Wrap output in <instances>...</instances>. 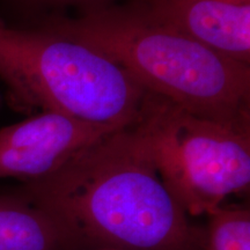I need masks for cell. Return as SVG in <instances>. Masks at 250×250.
<instances>
[{
    "label": "cell",
    "mask_w": 250,
    "mask_h": 250,
    "mask_svg": "<svg viewBox=\"0 0 250 250\" xmlns=\"http://www.w3.org/2000/svg\"><path fill=\"white\" fill-rule=\"evenodd\" d=\"M13 191L56 215L88 250L203 248L204 233L165 186L138 123Z\"/></svg>",
    "instance_id": "cell-1"
},
{
    "label": "cell",
    "mask_w": 250,
    "mask_h": 250,
    "mask_svg": "<svg viewBox=\"0 0 250 250\" xmlns=\"http://www.w3.org/2000/svg\"><path fill=\"white\" fill-rule=\"evenodd\" d=\"M29 23L96 50L147 93L197 116L250 129V64L158 22L134 0Z\"/></svg>",
    "instance_id": "cell-2"
},
{
    "label": "cell",
    "mask_w": 250,
    "mask_h": 250,
    "mask_svg": "<svg viewBox=\"0 0 250 250\" xmlns=\"http://www.w3.org/2000/svg\"><path fill=\"white\" fill-rule=\"evenodd\" d=\"M0 79L17 110L121 127L138 123L147 95L104 55L37 23L11 27L0 20Z\"/></svg>",
    "instance_id": "cell-3"
},
{
    "label": "cell",
    "mask_w": 250,
    "mask_h": 250,
    "mask_svg": "<svg viewBox=\"0 0 250 250\" xmlns=\"http://www.w3.org/2000/svg\"><path fill=\"white\" fill-rule=\"evenodd\" d=\"M165 186L188 215L250 189V129L197 116L147 93L138 122Z\"/></svg>",
    "instance_id": "cell-4"
},
{
    "label": "cell",
    "mask_w": 250,
    "mask_h": 250,
    "mask_svg": "<svg viewBox=\"0 0 250 250\" xmlns=\"http://www.w3.org/2000/svg\"><path fill=\"white\" fill-rule=\"evenodd\" d=\"M125 127L42 111L0 129V179H44L81 152Z\"/></svg>",
    "instance_id": "cell-5"
},
{
    "label": "cell",
    "mask_w": 250,
    "mask_h": 250,
    "mask_svg": "<svg viewBox=\"0 0 250 250\" xmlns=\"http://www.w3.org/2000/svg\"><path fill=\"white\" fill-rule=\"evenodd\" d=\"M149 17L234 61L250 64V0H134Z\"/></svg>",
    "instance_id": "cell-6"
},
{
    "label": "cell",
    "mask_w": 250,
    "mask_h": 250,
    "mask_svg": "<svg viewBox=\"0 0 250 250\" xmlns=\"http://www.w3.org/2000/svg\"><path fill=\"white\" fill-rule=\"evenodd\" d=\"M0 250H88L62 220L15 191L0 193Z\"/></svg>",
    "instance_id": "cell-7"
},
{
    "label": "cell",
    "mask_w": 250,
    "mask_h": 250,
    "mask_svg": "<svg viewBox=\"0 0 250 250\" xmlns=\"http://www.w3.org/2000/svg\"><path fill=\"white\" fill-rule=\"evenodd\" d=\"M202 250H250V211L220 206L208 214Z\"/></svg>",
    "instance_id": "cell-8"
},
{
    "label": "cell",
    "mask_w": 250,
    "mask_h": 250,
    "mask_svg": "<svg viewBox=\"0 0 250 250\" xmlns=\"http://www.w3.org/2000/svg\"><path fill=\"white\" fill-rule=\"evenodd\" d=\"M8 8L26 18L29 22L52 15H62L65 9L73 8L77 14L132 1V0H0Z\"/></svg>",
    "instance_id": "cell-9"
},
{
    "label": "cell",
    "mask_w": 250,
    "mask_h": 250,
    "mask_svg": "<svg viewBox=\"0 0 250 250\" xmlns=\"http://www.w3.org/2000/svg\"><path fill=\"white\" fill-rule=\"evenodd\" d=\"M0 102H1V98H0Z\"/></svg>",
    "instance_id": "cell-10"
}]
</instances>
